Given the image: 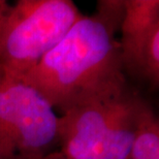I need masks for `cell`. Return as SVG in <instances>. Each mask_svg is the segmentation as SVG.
Wrapping results in <instances>:
<instances>
[{
    "instance_id": "cell-1",
    "label": "cell",
    "mask_w": 159,
    "mask_h": 159,
    "mask_svg": "<svg viewBox=\"0 0 159 159\" xmlns=\"http://www.w3.org/2000/svg\"><path fill=\"white\" fill-rule=\"evenodd\" d=\"M124 0H99L91 16L80 19L59 43L19 81L30 86L61 113L125 88L116 34Z\"/></svg>"
},
{
    "instance_id": "cell-2",
    "label": "cell",
    "mask_w": 159,
    "mask_h": 159,
    "mask_svg": "<svg viewBox=\"0 0 159 159\" xmlns=\"http://www.w3.org/2000/svg\"><path fill=\"white\" fill-rule=\"evenodd\" d=\"M146 100L128 85L66 111L58 120V144L67 159H129Z\"/></svg>"
},
{
    "instance_id": "cell-3",
    "label": "cell",
    "mask_w": 159,
    "mask_h": 159,
    "mask_svg": "<svg viewBox=\"0 0 159 159\" xmlns=\"http://www.w3.org/2000/svg\"><path fill=\"white\" fill-rule=\"evenodd\" d=\"M83 17L70 0H19L0 29V72L20 80Z\"/></svg>"
},
{
    "instance_id": "cell-4",
    "label": "cell",
    "mask_w": 159,
    "mask_h": 159,
    "mask_svg": "<svg viewBox=\"0 0 159 159\" xmlns=\"http://www.w3.org/2000/svg\"><path fill=\"white\" fill-rule=\"evenodd\" d=\"M58 120L35 89L0 75V159H48Z\"/></svg>"
},
{
    "instance_id": "cell-5",
    "label": "cell",
    "mask_w": 159,
    "mask_h": 159,
    "mask_svg": "<svg viewBox=\"0 0 159 159\" xmlns=\"http://www.w3.org/2000/svg\"><path fill=\"white\" fill-rule=\"evenodd\" d=\"M120 30L123 69L156 89L159 86L158 0H124Z\"/></svg>"
},
{
    "instance_id": "cell-6",
    "label": "cell",
    "mask_w": 159,
    "mask_h": 159,
    "mask_svg": "<svg viewBox=\"0 0 159 159\" xmlns=\"http://www.w3.org/2000/svg\"><path fill=\"white\" fill-rule=\"evenodd\" d=\"M129 159H159V121L147 101L139 114Z\"/></svg>"
},
{
    "instance_id": "cell-7",
    "label": "cell",
    "mask_w": 159,
    "mask_h": 159,
    "mask_svg": "<svg viewBox=\"0 0 159 159\" xmlns=\"http://www.w3.org/2000/svg\"><path fill=\"white\" fill-rule=\"evenodd\" d=\"M8 2L5 1V0H0V29H1V25H2V21L4 19V16H5V12L7 11L8 8ZM1 75V72H0Z\"/></svg>"
},
{
    "instance_id": "cell-8",
    "label": "cell",
    "mask_w": 159,
    "mask_h": 159,
    "mask_svg": "<svg viewBox=\"0 0 159 159\" xmlns=\"http://www.w3.org/2000/svg\"><path fill=\"white\" fill-rule=\"evenodd\" d=\"M48 159H67L65 157H63L62 155H57V156H54V155H50V157Z\"/></svg>"
}]
</instances>
